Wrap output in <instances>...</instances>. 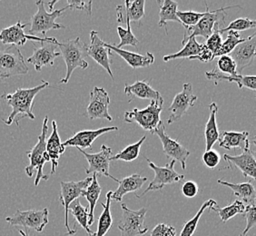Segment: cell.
Wrapping results in <instances>:
<instances>
[{"instance_id":"obj_1","label":"cell","mask_w":256,"mask_h":236,"mask_svg":"<svg viewBox=\"0 0 256 236\" xmlns=\"http://www.w3.org/2000/svg\"><path fill=\"white\" fill-rule=\"evenodd\" d=\"M50 83L42 80V83L40 86H36L32 88H18L14 93L3 94L1 98L4 99L6 103L8 104L12 108L6 120H3L6 126H10L15 122L18 126L20 121L24 118H28L31 120H34V114H33L34 106V99L36 94L42 90L48 88Z\"/></svg>"},{"instance_id":"obj_2","label":"cell","mask_w":256,"mask_h":236,"mask_svg":"<svg viewBox=\"0 0 256 236\" xmlns=\"http://www.w3.org/2000/svg\"><path fill=\"white\" fill-rule=\"evenodd\" d=\"M48 116H44L42 132L38 136V141L34 148L26 151V156L30 158V164L25 168L26 174L28 177L33 176L34 171H36V177L34 180V186H38L42 180H48L50 174H44L43 172L46 162H50V158L46 152V134L48 131Z\"/></svg>"},{"instance_id":"obj_3","label":"cell","mask_w":256,"mask_h":236,"mask_svg":"<svg viewBox=\"0 0 256 236\" xmlns=\"http://www.w3.org/2000/svg\"><path fill=\"white\" fill-rule=\"evenodd\" d=\"M58 48L66 66V74L60 80V84H68L74 69H86L88 66V63L84 59L86 56V44L76 38L64 42L58 41Z\"/></svg>"},{"instance_id":"obj_4","label":"cell","mask_w":256,"mask_h":236,"mask_svg":"<svg viewBox=\"0 0 256 236\" xmlns=\"http://www.w3.org/2000/svg\"><path fill=\"white\" fill-rule=\"evenodd\" d=\"M162 106V98L158 100H152L146 108H134L132 111L124 112V121L128 123H136L146 131L154 134L156 128L162 123L160 118Z\"/></svg>"},{"instance_id":"obj_5","label":"cell","mask_w":256,"mask_h":236,"mask_svg":"<svg viewBox=\"0 0 256 236\" xmlns=\"http://www.w3.org/2000/svg\"><path fill=\"white\" fill-rule=\"evenodd\" d=\"M36 5L38 6L36 13L31 18L30 22V30L28 33L33 36L36 34H43L44 38H46V32L50 30H64L66 26L60 25L56 22V20L62 16L63 12L68 10L66 6L58 10H54L51 13H48L44 8V1L40 0L36 1Z\"/></svg>"},{"instance_id":"obj_6","label":"cell","mask_w":256,"mask_h":236,"mask_svg":"<svg viewBox=\"0 0 256 236\" xmlns=\"http://www.w3.org/2000/svg\"><path fill=\"white\" fill-rule=\"evenodd\" d=\"M236 8H240L239 6H236ZM234 6L222 8L219 10L210 11L209 8H207L206 15L202 18V20L197 23L196 25L186 30V33L184 36L182 40V46L186 44L188 38H196V36H202L204 38H208L211 34L216 30V28L220 26V22L224 23V11L232 8H236Z\"/></svg>"},{"instance_id":"obj_7","label":"cell","mask_w":256,"mask_h":236,"mask_svg":"<svg viewBox=\"0 0 256 236\" xmlns=\"http://www.w3.org/2000/svg\"><path fill=\"white\" fill-rule=\"evenodd\" d=\"M28 66L20 48L10 46L5 50H0V79L10 78L11 76L26 74Z\"/></svg>"},{"instance_id":"obj_8","label":"cell","mask_w":256,"mask_h":236,"mask_svg":"<svg viewBox=\"0 0 256 236\" xmlns=\"http://www.w3.org/2000/svg\"><path fill=\"white\" fill-rule=\"evenodd\" d=\"M121 208L123 214L118 224L121 236H140L146 234L148 232V226H146V216L148 212L146 208L134 211L129 209L126 204H121Z\"/></svg>"},{"instance_id":"obj_9","label":"cell","mask_w":256,"mask_h":236,"mask_svg":"<svg viewBox=\"0 0 256 236\" xmlns=\"http://www.w3.org/2000/svg\"><path fill=\"white\" fill-rule=\"evenodd\" d=\"M92 181V177H86L82 181L78 182H60V201L64 208V226L68 230V236H74L76 232V229H71L68 224L69 206L72 202L83 196L86 189L88 188Z\"/></svg>"},{"instance_id":"obj_10","label":"cell","mask_w":256,"mask_h":236,"mask_svg":"<svg viewBox=\"0 0 256 236\" xmlns=\"http://www.w3.org/2000/svg\"><path fill=\"white\" fill-rule=\"evenodd\" d=\"M148 160L149 168L154 172V178L153 181L149 184L148 188L138 197H142L146 194L151 191H159L162 190L164 187L168 184H172L176 182H182L184 180V176L174 171V164L176 161L172 160L171 162L166 164V166H158L156 164L150 161V159L146 158Z\"/></svg>"},{"instance_id":"obj_11","label":"cell","mask_w":256,"mask_h":236,"mask_svg":"<svg viewBox=\"0 0 256 236\" xmlns=\"http://www.w3.org/2000/svg\"><path fill=\"white\" fill-rule=\"evenodd\" d=\"M50 212L48 208L42 210H18L11 216L6 218V222L13 226L25 227L26 229H33L36 232H42L48 224Z\"/></svg>"},{"instance_id":"obj_12","label":"cell","mask_w":256,"mask_h":236,"mask_svg":"<svg viewBox=\"0 0 256 236\" xmlns=\"http://www.w3.org/2000/svg\"><path fill=\"white\" fill-rule=\"evenodd\" d=\"M196 100L197 96L194 94L192 84L186 83L184 84L182 91L176 94L169 108L170 116L168 118V124L181 119L188 113V110L194 106Z\"/></svg>"},{"instance_id":"obj_13","label":"cell","mask_w":256,"mask_h":236,"mask_svg":"<svg viewBox=\"0 0 256 236\" xmlns=\"http://www.w3.org/2000/svg\"><path fill=\"white\" fill-rule=\"evenodd\" d=\"M82 154L84 156L88 162L89 166L86 168V174H96L98 176H104L113 179L114 181H116L118 179L116 177L112 176L109 174V166L111 162V154H112V149L108 148V146L103 144L101 149L96 154H89L84 152V150H81L78 148Z\"/></svg>"},{"instance_id":"obj_14","label":"cell","mask_w":256,"mask_h":236,"mask_svg":"<svg viewBox=\"0 0 256 236\" xmlns=\"http://www.w3.org/2000/svg\"><path fill=\"white\" fill-rule=\"evenodd\" d=\"M86 56L94 59L104 69L106 70L111 78H114L113 72L111 70L113 52L106 46V42H104L98 36V33L94 30L90 32V44H86Z\"/></svg>"},{"instance_id":"obj_15","label":"cell","mask_w":256,"mask_h":236,"mask_svg":"<svg viewBox=\"0 0 256 236\" xmlns=\"http://www.w3.org/2000/svg\"><path fill=\"white\" fill-rule=\"evenodd\" d=\"M154 134L158 136L162 144V150L168 158L178 161L181 164L182 168L184 170L186 168V160L191 152L186 148L178 142V140H174L166 132V128L164 124H161Z\"/></svg>"},{"instance_id":"obj_16","label":"cell","mask_w":256,"mask_h":236,"mask_svg":"<svg viewBox=\"0 0 256 236\" xmlns=\"http://www.w3.org/2000/svg\"><path fill=\"white\" fill-rule=\"evenodd\" d=\"M58 50V40L51 38L48 41L41 43L40 48H34V53L28 58V62L34 66L36 71L40 72L44 66H54V59L58 58L60 52Z\"/></svg>"},{"instance_id":"obj_17","label":"cell","mask_w":256,"mask_h":236,"mask_svg":"<svg viewBox=\"0 0 256 236\" xmlns=\"http://www.w3.org/2000/svg\"><path fill=\"white\" fill-rule=\"evenodd\" d=\"M110 98L106 89L96 86L90 93V100L86 114L90 119H106L113 121L108 113Z\"/></svg>"},{"instance_id":"obj_18","label":"cell","mask_w":256,"mask_h":236,"mask_svg":"<svg viewBox=\"0 0 256 236\" xmlns=\"http://www.w3.org/2000/svg\"><path fill=\"white\" fill-rule=\"evenodd\" d=\"M256 34L254 33L251 36L246 38V41L238 44L229 54L236 64L237 74H241L244 69L251 66L256 58Z\"/></svg>"},{"instance_id":"obj_19","label":"cell","mask_w":256,"mask_h":236,"mask_svg":"<svg viewBox=\"0 0 256 236\" xmlns=\"http://www.w3.org/2000/svg\"><path fill=\"white\" fill-rule=\"evenodd\" d=\"M28 24H21V21L18 20L15 25L11 26L10 28H3L0 32V41L5 44L15 46H23L28 40L38 41L40 43L48 41L51 38H40L33 36L30 34H25L26 26Z\"/></svg>"},{"instance_id":"obj_20","label":"cell","mask_w":256,"mask_h":236,"mask_svg":"<svg viewBox=\"0 0 256 236\" xmlns=\"http://www.w3.org/2000/svg\"><path fill=\"white\" fill-rule=\"evenodd\" d=\"M118 126H109V128H102L96 130H83L74 134L71 138L68 139L63 143L64 148L69 146H76L81 150L83 149H91L92 144L94 141L101 136L104 134L118 131Z\"/></svg>"},{"instance_id":"obj_21","label":"cell","mask_w":256,"mask_h":236,"mask_svg":"<svg viewBox=\"0 0 256 236\" xmlns=\"http://www.w3.org/2000/svg\"><path fill=\"white\" fill-rule=\"evenodd\" d=\"M224 158L231 168L232 164L236 166L244 177H251L252 179H256V161L254 152L251 148L242 151L239 156H229L224 154Z\"/></svg>"},{"instance_id":"obj_22","label":"cell","mask_w":256,"mask_h":236,"mask_svg":"<svg viewBox=\"0 0 256 236\" xmlns=\"http://www.w3.org/2000/svg\"><path fill=\"white\" fill-rule=\"evenodd\" d=\"M148 180V177L141 176L138 174H134L120 180L118 179L116 182L118 184V188L112 192L111 201L122 202L123 197L129 192H134L136 194V192L140 190Z\"/></svg>"},{"instance_id":"obj_23","label":"cell","mask_w":256,"mask_h":236,"mask_svg":"<svg viewBox=\"0 0 256 236\" xmlns=\"http://www.w3.org/2000/svg\"><path fill=\"white\" fill-rule=\"evenodd\" d=\"M53 131L50 134V138L46 139V152L48 154L50 161L51 162V172L50 176L54 174L56 168L58 166V160L60 156L64 154L66 148L61 142V138L58 130V124L56 121H52Z\"/></svg>"},{"instance_id":"obj_24","label":"cell","mask_w":256,"mask_h":236,"mask_svg":"<svg viewBox=\"0 0 256 236\" xmlns=\"http://www.w3.org/2000/svg\"><path fill=\"white\" fill-rule=\"evenodd\" d=\"M250 134L247 131L244 132H234V131H224L219 133V146L220 148H224L227 150L232 149H240L244 151L250 146L249 140Z\"/></svg>"},{"instance_id":"obj_25","label":"cell","mask_w":256,"mask_h":236,"mask_svg":"<svg viewBox=\"0 0 256 236\" xmlns=\"http://www.w3.org/2000/svg\"><path fill=\"white\" fill-rule=\"evenodd\" d=\"M106 46L120 56L122 58L128 63L132 68L138 69L142 68H148L154 62V56L152 53L146 52L144 54H136L129 52L128 50H124L122 48H118L114 44L106 43Z\"/></svg>"},{"instance_id":"obj_26","label":"cell","mask_w":256,"mask_h":236,"mask_svg":"<svg viewBox=\"0 0 256 236\" xmlns=\"http://www.w3.org/2000/svg\"><path fill=\"white\" fill-rule=\"evenodd\" d=\"M206 76L209 80H212L214 84H218L220 81H227L229 83H236L239 88H246L251 89L252 91H256V76H242L237 74L234 76H231L228 74H224L219 72L216 68L212 69L211 71L206 72Z\"/></svg>"},{"instance_id":"obj_27","label":"cell","mask_w":256,"mask_h":236,"mask_svg":"<svg viewBox=\"0 0 256 236\" xmlns=\"http://www.w3.org/2000/svg\"><path fill=\"white\" fill-rule=\"evenodd\" d=\"M124 94L132 98H138L140 99H149V100H158L162 98L161 94L151 86V81L138 80L133 84H124ZM132 98L129 100L131 102Z\"/></svg>"},{"instance_id":"obj_28","label":"cell","mask_w":256,"mask_h":236,"mask_svg":"<svg viewBox=\"0 0 256 236\" xmlns=\"http://www.w3.org/2000/svg\"><path fill=\"white\" fill-rule=\"evenodd\" d=\"M219 184H222L224 186L229 187L234 192V196L237 200L244 202L246 206H256V188L254 184L252 182H242V184H232V182L224 181L222 179H219Z\"/></svg>"},{"instance_id":"obj_29","label":"cell","mask_w":256,"mask_h":236,"mask_svg":"<svg viewBox=\"0 0 256 236\" xmlns=\"http://www.w3.org/2000/svg\"><path fill=\"white\" fill-rule=\"evenodd\" d=\"M210 116L207 121L204 130V136H206V151L212 149L214 144L216 143L219 138V130L217 128L216 114L218 112V106L214 102L209 104Z\"/></svg>"},{"instance_id":"obj_30","label":"cell","mask_w":256,"mask_h":236,"mask_svg":"<svg viewBox=\"0 0 256 236\" xmlns=\"http://www.w3.org/2000/svg\"><path fill=\"white\" fill-rule=\"evenodd\" d=\"M98 174H94L92 177V181L90 182L88 188L86 189L83 196L86 198L88 202L89 207V216H88V226H92L94 224V212L96 209V202L98 201L99 197L102 192V188L99 186L98 181Z\"/></svg>"},{"instance_id":"obj_31","label":"cell","mask_w":256,"mask_h":236,"mask_svg":"<svg viewBox=\"0 0 256 236\" xmlns=\"http://www.w3.org/2000/svg\"><path fill=\"white\" fill-rule=\"evenodd\" d=\"M159 6H160V11H159V22L158 26L160 28H164L166 32L168 34V30H166V25L168 21H174L176 23H180L178 20V2L171 1V0H159L158 1Z\"/></svg>"},{"instance_id":"obj_32","label":"cell","mask_w":256,"mask_h":236,"mask_svg":"<svg viewBox=\"0 0 256 236\" xmlns=\"http://www.w3.org/2000/svg\"><path fill=\"white\" fill-rule=\"evenodd\" d=\"M204 44H200L196 41V38H188L186 44H184L182 50H179L178 53L168 54L164 56V61L168 62L171 60L179 58H191L192 56H196L202 51Z\"/></svg>"},{"instance_id":"obj_33","label":"cell","mask_w":256,"mask_h":236,"mask_svg":"<svg viewBox=\"0 0 256 236\" xmlns=\"http://www.w3.org/2000/svg\"><path fill=\"white\" fill-rule=\"evenodd\" d=\"M111 196H112V191H109L106 194V201L104 204L102 202L104 210L99 217L98 231L96 232V236H106L113 226V218H112L111 210H110Z\"/></svg>"},{"instance_id":"obj_34","label":"cell","mask_w":256,"mask_h":236,"mask_svg":"<svg viewBox=\"0 0 256 236\" xmlns=\"http://www.w3.org/2000/svg\"><path fill=\"white\" fill-rule=\"evenodd\" d=\"M246 208V206L244 202L239 201V200H236L234 202L231 204L230 206H228L220 208L217 204H216V206L211 207L210 210L216 212L222 222H226L232 217L236 216L238 214L244 216Z\"/></svg>"},{"instance_id":"obj_35","label":"cell","mask_w":256,"mask_h":236,"mask_svg":"<svg viewBox=\"0 0 256 236\" xmlns=\"http://www.w3.org/2000/svg\"><path fill=\"white\" fill-rule=\"evenodd\" d=\"M69 211L71 212L72 216L74 217V219L78 222L79 226L84 228L86 232L88 234V236H91L94 234L88 226V216H89V207H84L81 204L79 199H76V201L72 202L69 206Z\"/></svg>"},{"instance_id":"obj_36","label":"cell","mask_w":256,"mask_h":236,"mask_svg":"<svg viewBox=\"0 0 256 236\" xmlns=\"http://www.w3.org/2000/svg\"><path fill=\"white\" fill-rule=\"evenodd\" d=\"M146 136H144L138 142L133 144H129L126 148H124L122 151L118 152L113 158H111V161H124V162H133L138 159L140 154V149L146 141Z\"/></svg>"},{"instance_id":"obj_37","label":"cell","mask_w":256,"mask_h":236,"mask_svg":"<svg viewBox=\"0 0 256 236\" xmlns=\"http://www.w3.org/2000/svg\"><path fill=\"white\" fill-rule=\"evenodd\" d=\"M216 204H217L216 202L214 200H212V199H210V200H208L206 202H204L201 208L197 212L196 214L184 226V227L182 228V231L180 232V236H194V234L196 231L198 222L200 221L202 214L204 212V211H206V209L210 210L211 207L216 206Z\"/></svg>"},{"instance_id":"obj_38","label":"cell","mask_w":256,"mask_h":236,"mask_svg":"<svg viewBox=\"0 0 256 236\" xmlns=\"http://www.w3.org/2000/svg\"><path fill=\"white\" fill-rule=\"evenodd\" d=\"M144 0H134L126 1V18L131 22H140L144 16Z\"/></svg>"},{"instance_id":"obj_39","label":"cell","mask_w":256,"mask_h":236,"mask_svg":"<svg viewBox=\"0 0 256 236\" xmlns=\"http://www.w3.org/2000/svg\"><path fill=\"white\" fill-rule=\"evenodd\" d=\"M246 38H241V36L238 32L229 31L226 40L222 42L220 50L216 54V58H219V56H226V54H230L238 44H241L244 41H246Z\"/></svg>"},{"instance_id":"obj_40","label":"cell","mask_w":256,"mask_h":236,"mask_svg":"<svg viewBox=\"0 0 256 236\" xmlns=\"http://www.w3.org/2000/svg\"><path fill=\"white\" fill-rule=\"evenodd\" d=\"M126 30H124L122 26H118V33L121 41L118 44H114V46L118 48H122L124 46H131L138 48L140 44V41L133 34L131 26H130V21L128 18H126Z\"/></svg>"},{"instance_id":"obj_41","label":"cell","mask_w":256,"mask_h":236,"mask_svg":"<svg viewBox=\"0 0 256 236\" xmlns=\"http://www.w3.org/2000/svg\"><path fill=\"white\" fill-rule=\"evenodd\" d=\"M206 11V12H196V11H178L176 16H178V20L180 21V24L184 26V28L188 30V28H192L194 26L196 25L197 23L202 20L207 13V3Z\"/></svg>"},{"instance_id":"obj_42","label":"cell","mask_w":256,"mask_h":236,"mask_svg":"<svg viewBox=\"0 0 256 236\" xmlns=\"http://www.w3.org/2000/svg\"><path fill=\"white\" fill-rule=\"evenodd\" d=\"M256 20H249L248 18H237V20L232 21L226 28H219L218 32L222 34L224 32H229V31H244V30H251L256 28Z\"/></svg>"},{"instance_id":"obj_43","label":"cell","mask_w":256,"mask_h":236,"mask_svg":"<svg viewBox=\"0 0 256 236\" xmlns=\"http://www.w3.org/2000/svg\"><path fill=\"white\" fill-rule=\"evenodd\" d=\"M216 68L222 74H228L231 76H234L238 74L236 71V64L229 54L219 56Z\"/></svg>"},{"instance_id":"obj_44","label":"cell","mask_w":256,"mask_h":236,"mask_svg":"<svg viewBox=\"0 0 256 236\" xmlns=\"http://www.w3.org/2000/svg\"><path fill=\"white\" fill-rule=\"evenodd\" d=\"M219 28H216V30H214V32L207 38L206 43L204 44L207 48L210 50L212 54H214V58H216V54H217V52L220 50L222 43V34L218 32Z\"/></svg>"},{"instance_id":"obj_45","label":"cell","mask_w":256,"mask_h":236,"mask_svg":"<svg viewBox=\"0 0 256 236\" xmlns=\"http://www.w3.org/2000/svg\"><path fill=\"white\" fill-rule=\"evenodd\" d=\"M202 158L204 164L210 169H214L216 168L221 160L219 152H217L216 150H214L212 148L204 152Z\"/></svg>"},{"instance_id":"obj_46","label":"cell","mask_w":256,"mask_h":236,"mask_svg":"<svg viewBox=\"0 0 256 236\" xmlns=\"http://www.w3.org/2000/svg\"><path fill=\"white\" fill-rule=\"evenodd\" d=\"M244 216L246 219V227L242 232V234H247V232L251 230L256 224V206H248L246 208Z\"/></svg>"},{"instance_id":"obj_47","label":"cell","mask_w":256,"mask_h":236,"mask_svg":"<svg viewBox=\"0 0 256 236\" xmlns=\"http://www.w3.org/2000/svg\"><path fill=\"white\" fill-rule=\"evenodd\" d=\"M151 236H176V228L166 224H158L151 232Z\"/></svg>"},{"instance_id":"obj_48","label":"cell","mask_w":256,"mask_h":236,"mask_svg":"<svg viewBox=\"0 0 256 236\" xmlns=\"http://www.w3.org/2000/svg\"><path fill=\"white\" fill-rule=\"evenodd\" d=\"M68 8L74 10H86L89 15L92 14V1H74L68 0Z\"/></svg>"},{"instance_id":"obj_49","label":"cell","mask_w":256,"mask_h":236,"mask_svg":"<svg viewBox=\"0 0 256 236\" xmlns=\"http://www.w3.org/2000/svg\"><path fill=\"white\" fill-rule=\"evenodd\" d=\"M198 192H199V187L197 186L196 182L194 181H186L182 184V194L184 196L194 198L196 196Z\"/></svg>"},{"instance_id":"obj_50","label":"cell","mask_w":256,"mask_h":236,"mask_svg":"<svg viewBox=\"0 0 256 236\" xmlns=\"http://www.w3.org/2000/svg\"><path fill=\"white\" fill-rule=\"evenodd\" d=\"M189 59H191V60H199V61L204 62V63H209V62H211V61L214 59V54H212L210 50L207 48L206 44H204L202 51L197 56H192V58Z\"/></svg>"},{"instance_id":"obj_51","label":"cell","mask_w":256,"mask_h":236,"mask_svg":"<svg viewBox=\"0 0 256 236\" xmlns=\"http://www.w3.org/2000/svg\"><path fill=\"white\" fill-rule=\"evenodd\" d=\"M56 2H58V1H52V2L48 3V6H50V8L51 11H53V8H54V5Z\"/></svg>"},{"instance_id":"obj_52","label":"cell","mask_w":256,"mask_h":236,"mask_svg":"<svg viewBox=\"0 0 256 236\" xmlns=\"http://www.w3.org/2000/svg\"><path fill=\"white\" fill-rule=\"evenodd\" d=\"M18 232H20V234L21 236H30L28 234H26L25 232L22 231V230H20Z\"/></svg>"},{"instance_id":"obj_53","label":"cell","mask_w":256,"mask_h":236,"mask_svg":"<svg viewBox=\"0 0 256 236\" xmlns=\"http://www.w3.org/2000/svg\"><path fill=\"white\" fill-rule=\"evenodd\" d=\"M247 236V234H240V236Z\"/></svg>"},{"instance_id":"obj_54","label":"cell","mask_w":256,"mask_h":236,"mask_svg":"<svg viewBox=\"0 0 256 236\" xmlns=\"http://www.w3.org/2000/svg\"><path fill=\"white\" fill-rule=\"evenodd\" d=\"M96 236V232H94V234H91V236Z\"/></svg>"}]
</instances>
